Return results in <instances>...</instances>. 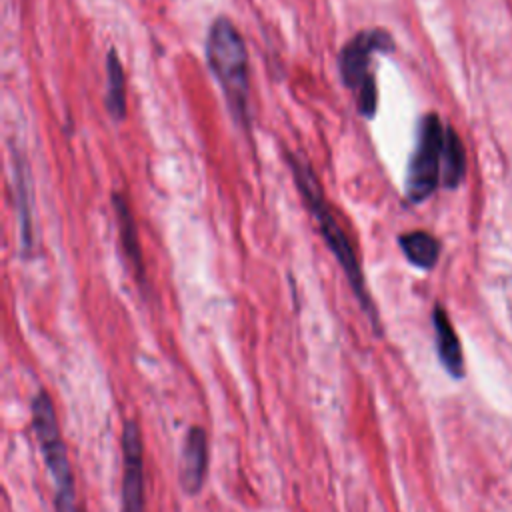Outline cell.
Returning a JSON list of instances; mask_svg holds the SVG:
<instances>
[{"instance_id":"6da1fadb","label":"cell","mask_w":512,"mask_h":512,"mask_svg":"<svg viewBox=\"0 0 512 512\" xmlns=\"http://www.w3.org/2000/svg\"><path fill=\"white\" fill-rule=\"evenodd\" d=\"M288 164L296 182V188L302 196V202L306 204V208L310 210V214L314 216V220L318 222L320 234L326 242V246L330 248V252L334 254V258L338 260L340 268L344 270L348 284L356 296V300L360 302L362 310L366 312V316L370 318L372 326L376 332H380V322H378V312L376 306L372 304V298L366 290V282H364V274H362V266L360 260L346 236V232L342 230V226L338 224L332 208L328 206V200L324 196V190L316 178V174L312 172V166L308 164L306 158L296 156V154H288Z\"/></svg>"},{"instance_id":"7a4b0ae2","label":"cell","mask_w":512,"mask_h":512,"mask_svg":"<svg viewBox=\"0 0 512 512\" xmlns=\"http://www.w3.org/2000/svg\"><path fill=\"white\" fill-rule=\"evenodd\" d=\"M206 60L238 124H248V52L230 18L218 16L206 36Z\"/></svg>"},{"instance_id":"3957f363","label":"cell","mask_w":512,"mask_h":512,"mask_svg":"<svg viewBox=\"0 0 512 512\" xmlns=\"http://www.w3.org/2000/svg\"><path fill=\"white\" fill-rule=\"evenodd\" d=\"M394 38L384 28H366L356 32L338 54V72L342 84L354 96L356 108L364 118H372L378 108V88L372 68L376 52H392Z\"/></svg>"},{"instance_id":"277c9868","label":"cell","mask_w":512,"mask_h":512,"mask_svg":"<svg viewBox=\"0 0 512 512\" xmlns=\"http://www.w3.org/2000/svg\"><path fill=\"white\" fill-rule=\"evenodd\" d=\"M444 132L446 126H442L434 112L426 114L418 124L416 146L404 180V196L412 204L424 202L440 184Z\"/></svg>"},{"instance_id":"5b68a950","label":"cell","mask_w":512,"mask_h":512,"mask_svg":"<svg viewBox=\"0 0 512 512\" xmlns=\"http://www.w3.org/2000/svg\"><path fill=\"white\" fill-rule=\"evenodd\" d=\"M122 512H144V448L136 420H126L122 430Z\"/></svg>"},{"instance_id":"8992f818","label":"cell","mask_w":512,"mask_h":512,"mask_svg":"<svg viewBox=\"0 0 512 512\" xmlns=\"http://www.w3.org/2000/svg\"><path fill=\"white\" fill-rule=\"evenodd\" d=\"M40 452L44 456L46 468L54 482V506L56 512H80L78 498H76V486L74 476L66 452V444L60 434H48L40 438Z\"/></svg>"},{"instance_id":"52a82bcc","label":"cell","mask_w":512,"mask_h":512,"mask_svg":"<svg viewBox=\"0 0 512 512\" xmlns=\"http://www.w3.org/2000/svg\"><path fill=\"white\" fill-rule=\"evenodd\" d=\"M208 472V436L204 428L192 426L186 432L180 464H178V478L186 494L194 496L202 490Z\"/></svg>"},{"instance_id":"ba28073f","label":"cell","mask_w":512,"mask_h":512,"mask_svg":"<svg viewBox=\"0 0 512 512\" xmlns=\"http://www.w3.org/2000/svg\"><path fill=\"white\" fill-rule=\"evenodd\" d=\"M432 324H434V334H436V350L442 366L446 372L454 378L464 376V356H462V346L460 340L452 328V322L446 314V310L438 304L432 312Z\"/></svg>"},{"instance_id":"9c48e42d","label":"cell","mask_w":512,"mask_h":512,"mask_svg":"<svg viewBox=\"0 0 512 512\" xmlns=\"http://www.w3.org/2000/svg\"><path fill=\"white\" fill-rule=\"evenodd\" d=\"M112 208H114V214H116V224H118V232H120V240H122V248L126 252V258L132 264V270H134L136 278L142 282L144 264H142V252H140L136 222H134V214L130 210V204L122 194L114 192L112 194Z\"/></svg>"},{"instance_id":"30bf717a","label":"cell","mask_w":512,"mask_h":512,"mask_svg":"<svg viewBox=\"0 0 512 512\" xmlns=\"http://www.w3.org/2000/svg\"><path fill=\"white\" fill-rule=\"evenodd\" d=\"M398 246L406 260L416 268L430 270L438 262L440 242L426 230H412L398 236Z\"/></svg>"},{"instance_id":"8fae6325","label":"cell","mask_w":512,"mask_h":512,"mask_svg":"<svg viewBox=\"0 0 512 512\" xmlns=\"http://www.w3.org/2000/svg\"><path fill=\"white\" fill-rule=\"evenodd\" d=\"M106 110L116 122L126 118V76L114 48L106 54Z\"/></svg>"},{"instance_id":"7c38bea8","label":"cell","mask_w":512,"mask_h":512,"mask_svg":"<svg viewBox=\"0 0 512 512\" xmlns=\"http://www.w3.org/2000/svg\"><path fill=\"white\" fill-rule=\"evenodd\" d=\"M466 172V154L460 136L454 128L446 126L444 146H442V176L440 184L446 188H456Z\"/></svg>"}]
</instances>
